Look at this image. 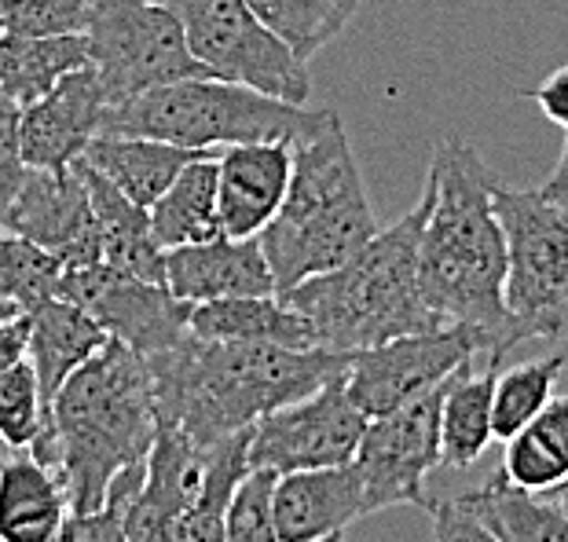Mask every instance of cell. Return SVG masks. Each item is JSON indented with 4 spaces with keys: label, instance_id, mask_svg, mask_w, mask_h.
<instances>
[{
    "label": "cell",
    "instance_id": "cb8c5ba5",
    "mask_svg": "<svg viewBox=\"0 0 568 542\" xmlns=\"http://www.w3.org/2000/svg\"><path fill=\"white\" fill-rule=\"evenodd\" d=\"M191 334L205 341H246V345H286L320 348L308 319L286 297H224L191 308Z\"/></svg>",
    "mask_w": 568,
    "mask_h": 542
},
{
    "label": "cell",
    "instance_id": "d6a6232c",
    "mask_svg": "<svg viewBox=\"0 0 568 542\" xmlns=\"http://www.w3.org/2000/svg\"><path fill=\"white\" fill-rule=\"evenodd\" d=\"M48 426V407L41 396L38 370L22 359L0 375V443L8 451H30Z\"/></svg>",
    "mask_w": 568,
    "mask_h": 542
},
{
    "label": "cell",
    "instance_id": "e575fe53",
    "mask_svg": "<svg viewBox=\"0 0 568 542\" xmlns=\"http://www.w3.org/2000/svg\"><path fill=\"white\" fill-rule=\"evenodd\" d=\"M272 469H253V473L235 488L232 510H227V532L224 542H280L272 521Z\"/></svg>",
    "mask_w": 568,
    "mask_h": 542
},
{
    "label": "cell",
    "instance_id": "7bdbcfd3",
    "mask_svg": "<svg viewBox=\"0 0 568 542\" xmlns=\"http://www.w3.org/2000/svg\"><path fill=\"white\" fill-rule=\"evenodd\" d=\"M323 542H345V535H331V539H323Z\"/></svg>",
    "mask_w": 568,
    "mask_h": 542
},
{
    "label": "cell",
    "instance_id": "1f68e13d",
    "mask_svg": "<svg viewBox=\"0 0 568 542\" xmlns=\"http://www.w3.org/2000/svg\"><path fill=\"white\" fill-rule=\"evenodd\" d=\"M63 260L38 243L0 227V297L19 300L22 308L41 305L63 290Z\"/></svg>",
    "mask_w": 568,
    "mask_h": 542
},
{
    "label": "cell",
    "instance_id": "d4e9b609",
    "mask_svg": "<svg viewBox=\"0 0 568 542\" xmlns=\"http://www.w3.org/2000/svg\"><path fill=\"white\" fill-rule=\"evenodd\" d=\"M455 505L485 524L499 542H568L565 505L517 488L503 469H495L480 488L458 495Z\"/></svg>",
    "mask_w": 568,
    "mask_h": 542
},
{
    "label": "cell",
    "instance_id": "4dcf8cb0",
    "mask_svg": "<svg viewBox=\"0 0 568 542\" xmlns=\"http://www.w3.org/2000/svg\"><path fill=\"white\" fill-rule=\"evenodd\" d=\"M561 370H565V356H539L503 370L495 378V403H491L495 440L506 443L510 437H517L554 400V385H558Z\"/></svg>",
    "mask_w": 568,
    "mask_h": 542
},
{
    "label": "cell",
    "instance_id": "5bb4252c",
    "mask_svg": "<svg viewBox=\"0 0 568 542\" xmlns=\"http://www.w3.org/2000/svg\"><path fill=\"white\" fill-rule=\"evenodd\" d=\"M4 232H16L41 249L55 253L67 272L103 264L92 195L81 168H27L16 202L4 216Z\"/></svg>",
    "mask_w": 568,
    "mask_h": 542
},
{
    "label": "cell",
    "instance_id": "7402d4cb",
    "mask_svg": "<svg viewBox=\"0 0 568 542\" xmlns=\"http://www.w3.org/2000/svg\"><path fill=\"white\" fill-rule=\"evenodd\" d=\"M70 513L63 480L33 454L0 459V542H52Z\"/></svg>",
    "mask_w": 568,
    "mask_h": 542
},
{
    "label": "cell",
    "instance_id": "52a82bcc",
    "mask_svg": "<svg viewBox=\"0 0 568 542\" xmlns=\"http://www.w3.org/2000/svg\"><path fill=\"white\" fill-rule=\"evenodd\" d=\"M495 209L510 243L506 311L517 345L568 337V213L539 187L495 184Z\"/></svg>",
    "mask_w": 568,
    "mask_h": 542
},
{
    "label": "cell",
    "instance_id": "4316f807",
    "mask_svg": "<svg viewBox=\"0 0 568 542\" xmlns=\"http://www.w3.org/2000/svg\"><path fill=\"white\" fill-rule=\"evenodd\" d=\"M495 378H499L495 359H488L485 367H477V359H469L447 381L440 411V448L447 469H469L474 462H480V454L495 440Z\"/></svg>",
    "mask_w": 568,
    "mask_h": 542
},
{
    "label": "cell",
    "instance_id": "7dc6e473",
    "mask_svg": "<svg viewBox=\"0 0 568 542\" xmlns=\"http://www.w3.org/2000/svg\"><path fill=\"white\" fill-rule=\"evenodd\" d=\"M561 209H565V213H568V206H561Z\"/></svg>",
    "mask_w": 568,
    "mask_h": 542
},
{
    "label": "cell",
    "instance_id": "8992f818",
    "mask_svg": "<svg viewBox=\"0 0 568 542\" xmlns=\"http://www.w3.org/2000/svg\"><path fill=\"white\" fill-rule=\"evenodd\" d=\"M334 111L275 100L250 84L221 78H187L106 106L103 132L148 136L191 151H216L235 143H308L320 136Z\"/></svg>",
    "mask_w": 568,
    "mask_h": 542
},
{
    "label": "cell",
    "instance_id": "3957f363",
    "mask_svg": "<svg viewBox=\"0 0 568 542\" xmlns=\"http://www.w3.org/2000/svg\"><path fill=\"white\" fill-rule=\"evenodd\" d=\"M159 426L148 356L111 337L55 392L30 454L55 469L70 510L89 513L106 502L118 473L151 459Z\"/></svg>",
    "mask_w": 568,
    "mask_h": 542
},
{
    "label": "cell",
    "instance_id": "f35d334b",
    "mask_svg": "<svg viewBox=\"0 0 568 542\" xmlns=\"http://www.w3.org/2000/svg\"><path fill=\"white\" fill-rule=\"evenodd\" d=\"M539 103V111L550 117L554 125H561L568 132V67L554 70V74L539 84L536 92H528Z\"/></svg>",
    "mask_w": 568,
    "mask_h": 542
},
{
    "label": "cell",
    "instance_id": "f6af8a7d",
    "mask_svg": "<svg viewBox=\"0 0 568 542\" xmlns=\"http://www.w3.org/2000/svg\"><path fill=\"white\" fill-rule=\"evenodd\" d=\"M554 502H558V499H554ZM561 505H565V510H568V499H565V502H561Z\"/></svg>",
    "mask_w": 568,
    "mask_h": 542
},
{
    "label": "cell",
    "instance_id": "e0dca14e",
    "mask_svg": "<svg viewBox=\"0 0 568 542\" xmlns=\"http://www.w3.org/2000/svg\"><path fill=\"white\" fill-rule=\"evenodd\" d=\"M359 517H367V505L356 462L275 477L272 521L280 542H323L345 535V528Z\"/></svg>",
    "mask_w": 568,
    "mask_h": 542
},
{
    "label": "cell",
    "instance_id": "83f0119b",
    "mask_svg": "<svg viewBox=\"0 0 568 542\" xmlns=\"http://www.w3.org/2000/svg\"><path fill=\"white\" fill-rule=\"evenodd\" d=\"M221 154H205L191 162L176 184L151 206V227L159 246L169 253L176 246H195L221 238V209H216V191H221Z\"/></svg>",
    "mask_w": 568,
    "mask_h": 542
},
{
    "label": "cell",
    "instance_id": "484cf974",
    "mask_svg": "<svg viewBox=\"0 0 568 542\" xmlns=\"http://www.w3.org/2000/svg\"><path fill=\"white\" fill-rule=\"evenodd\" d=\"M84 67H92L84 33H59V38H38V33L16 30L0 33V92L19 111L38 103L67 74Z\"/></svg>",
    "mask_w": 568,
    "mask_h": 542
},
{
    "label": "cell",
    "instance_id": "836d02e7",
    "mask_svg": "<svg viewBox=\"0 0 568 542\" xmlns=\"http://www.w3.org/2000/svg\"><path fill=\"white\" fill-rule=\"evenodd\" d=\"M143 477H148V462L118 473L100 510H89V513L70 510L52 542H129L125 517H129L132 499H136V491L143 488Z\"/></svg>",
    "mask_w": 568,
    "mask_h": 542
},
{
    "label": "cell",
    "instance_id": "60d3db41",
    "mask_svg": "<svg viewBox=\"0 0 568 542\" xmlns=\"http://www.w3.org/2000/svg\"><path fill=\"white\" fill-rule=\"evenodd\" d=\"M19 316H27V308L19 305V300H8V297H0V327L11 319H19Z\"/></svg>",
    "mask_w": 568,
    "mask_h": 542
},
{
    "label": "cell",
    "instance_id": "9a60e30c",
    "mask_svg": "<svg viewBox=\"0 0 568 542\" xmlns=\"http://www.w3.org/2000/svg\"><path fill=\"white\" fill-rule=\"evenodd\" d=\"M106 106L111 103H106L103 81L92 67L67 74L38 103L19 111L22 162L30 168L74 165L103 132Z\"/></svg>",
    "mask_w": 568,
    "mask_h": 542
},
{
    "label": "cell",
    "instance_id": "44dd1931",
    "mask_svg": "<svg viewBox=\"0 0 568 542\" xmlns=\"http://www.w3.org/2000/svg\"><path fill=\"white\" fill-rule=\"evenodd\" d=\"M74 165L81 168L92 195L95 227H100V243H103V264H111L118 272L140 275V279L165 283V249L154 238L151 209H143L129 195H122L92 162L78 158Z\"/></svg>",
    "mask_w": 568,
    "mask_h": 542
},
{
    "label": "cell",
    "instance_id": "d6986e66",
    "mask_svg": "<svg viewBox=\"0 0 568 542\" xmlns=\"http://www.w3.org/2000/svg\"><path fill=\"white\" fill-rule=\"evenodd\" d=\"M216 209L232 238H261L283 209L294 176V143H235L221 151Z\"/></svg>",
    "mask_w": 568,
    "mask_h": 542
},
{
    "label": "cell",
    "instance_id": "bcb514c9",
    "mask_svg": "<svg viewBox=\"0 0 568 542\" xmlns=\"http://www.w3.org/2000/svg\"><path fill=\"white\" fill-rule=\"evenodd\" d=\"M0 8H4V0H0Z\"/></svg>",
    "mask_w": 568,
    "mask_h": 542
},
{
    "label": "cell",
    "instance_id": "6da1fadb",
    "mask_svg": "<svg viewBox=\"0 0 568 542\" xmlns=\"http://www.w3.org/2000/svg\"><path fill=\"white\" fill-rule=\"evenodd\" d=\"M495 184L474 143L444 136L433 151L429 195L433 206L422 227L418 275L429 308L447 327H477L491 337L495 359L517 348L506 311L510 243L495 209Z\"/></svg>",
    "mask_w": 568,
    "mask_h": 542
},
{
    "label": "cell",
    "instance_id": "277c9868",
    "mask_svg": "<svg viewBox=\"0 0 568 542\" xmlns=\"http://www.w3.org/2000/svg\"><path fill=\"white\" fill-rule=\"evenodd\" d=\"M429 206L433 195L426 187L418 206L374 235L353 260L280 294L308 319L320 348L353 356L396 337L447 327L429 308L418 275V246Z\"/></svg>",
    "mask_w": 568,
    "mask_h": 542
},
{
    "label": "cell",
    "instance_id": "ba28073f",
    "mask_svg": "<svg viewBox=\"0 0 568 542\" xmlns=\"http://www.w3.org/2000/svg\"><path fill=\"white\" fill-rule=\"evenodd\" d=\"M84 38L111 106L159 84L210 78V70L191 55L176 11L159 0H92Z\"/></svg>",
    "mask_w": 568,
    "mask_h": 542
},
{
    "label": "cell",
    "instance_id": "603a6c76",
    "mask_svg": "<svg viewBox=\"0 0 568 542\" xmlns=\"http://www.w3.org/2000/svg\"><path fill=\"white\" fill-rule=\"evenodd\" d=\"M216 151H191L176 147V143L148 140V136H118V132H100L92 147L84 151V162H92L111 184L129 195L136 206L151 209L176 176L184 173L191 162L205 158Z\"/></svg>",
    "mask_w": 568,
    "mask_h": 542
},
{
    "label": "cell",
    "instance_id": "ab89813d",
    "mask_svg": "<svg viewBox=\"0 0 568 542\" xmlns=\"http://www.w3.org/2000/svg\"><path fill=\"white\" fill-rule=\"evenodd\" d=\"M30 359V316H19L0 327V375Z\"/></svg>",
    "mask_w": 568,
    "mask_h": 542
},
{
    "label": "cell",
    "instance_id": "b9f144b4",
    "mask_svg": "<svg viewBox=\"0 0 568 542\" xmlns=\"http://www.w3.org/2000/svg\"><path fill=\"white\" fill-rule=\"evenodd\" d=\"M547 499H558V502H565V499H568V480H565V484H561L558 491H550Z\"/></svg>",
    "mask_w": 568,
    "mask_h": 542
},
{
    "label": "cell",
    "instance_id": "9c48e42d",
    "mask_svg": "<svg viewBox=\"0 0 568 542\" xmlns=\"http://www.w3.org/2000/svg\"><path fill=\"white\" fill-rule=\"evenodd\" d=\"M176 11L191 55L210 78L250 84L275 100L305 106L312 78L280 33L268 30L246 0H159Z\"/></svg>",
    "mask_w": 568,
    "mask_h": 542
},
{
    "label": "cell",
    "instance_id": "d590c367",
    "mask_svg": "<svg viewBox=\"0 0 568 542\" xmlns=\"http://www.w3.org/2000/svg\"><path fill=\"white\" fill-rule=\"evenodd\" d=\"M92 0H4L0 22L16 33H38V38H59V33H84L89 27Z\"/></svg>",
    "mask_w": 568,
    "mask_h": 542
},
{
    "label": "cell",
    "instance_id": "7c38bea8",
    "mask_svg": "<svg viewBox=\"0 0 568 542\" xmlns=\"http://www.w3.org/2000/svg\"><path fill=\"white\" fill-rule=\"evenodd\" d=\"M455 378V375H452ZM447 378V381H452ZM433 389L418 400L396 407L389 415L367 421L359 440L356 469L364 477V505L367 513L393 510V505H426V480L437 466H444L440 448V411L444 392Z\"/></svg>",
    "mask_w": 568,
    "mask_h": 542
},
{
    "label": "cell",
    "instance_id": "30bf717a",
    "mask_svg": "<svg viewBox=\"0 0 568 542\" xmlns=\"http://www.w3.org/2000/svg\"><path fill=\"white\" fill-rule=\"evenodd\" d=\"M477 356L495 359L491 337L477 327H444V330H426V334H407L378 348L353 352V359H348V367H345V385H348V392H353V400L364 407V415L378 418L410 400H418V396L440 389L458 367H466L469 359H477ZM495 364H499V359H495Z\"/></svg>",
    "mask_w": 568,
    "mask_h": 542
},
{
    "label": "cell",
    "instance_id": "74e56055",
    "mask_svg": "<svg viewBox=\"0 0 568 542\" xmlns=\"http://www.w3.org/2000/svg\"><path fill=\"white\" fill-rule=\"evenodd\" d=\"M426 510L433 517V535L437 542H499L480 521H474L466 510H458L452 502H426Z\"/></svg>",
    "mask_w": 568,
    "mask_h": 542
},
{
    "label": "cell",
    "instance_id": "8d00e7d4",
    "mask_svg": "<svg viewBox=\"0 0 568 542\" xmlns=\"http://www.w3.org/2000/svg\"><path fill=\"white\" fill-rule=\"evenodd\" d=\"M27 162H22V143H19V106L0 103V227L16 202L22 180H27Z\"/></svg>",
    "mask_w": 568,
    "mask_h": 542
},
{
    "label": "cell",
    "instance_id": "f1b7e54d",
    "mask_svg": "<svg viewBox=\"0 0 568 542\" xmlns=\"http://www.w3.org/2000/svg\"><path fill=\"white\" fill-rule=\"evenodd\" d=\"M503 473L517 488L550 495L568 480V396H554L542 411L506 440Z\"/></svg>",
    "mask_w": 568,
    "mask_h": 542
},
{
    "label": "cell",
    "instance_id": "ffe728a7",
    "mask_svg": "<svg viewBox=\"0 0 568 542\" xmlns=\"http://www.w3.org/2000/svg\"><path fill=\"white\" fill-rule=\"evenodd\" d=\"M30 364L38 370L44 407L52 411L55 392L63 389L67 378L78 367H84L95 352H103L111 341V330L103 327L92 311L67 297H48L30 311Z\"/></svg>",
    "mask_w": 568,
    "mask_h": 542
},
{
    "label": "cell",
    "instance_id": "4fadbf2b",
    "mask_svg": "<svg viewBox=\"0 0 568 542\" xmlns=\"http://www.w3.org/2000/svg\"><path fill=\"white\" fill-rule=\"evenodd\" d=\"M59 297L92 311L111 337L136 348L140 356H159L191 337V305L173 297L165 283L140 279L111 264L67 272Z\"/></svg>",
    "mask_w": 568,
    "mask_h": 542
},
{
    "label": "cell",
    "instance_id": "2e32d148",
    "mask_svg": "<svg viewBox=\"0 0 568 542\" xmlns=\"http://www.w3.org/2000/svg\"><path fill=\"white\" fill-rule=\"evenodd\" d=\"M210 451L213 448H199L180 429L159 426L148 477L125 517L129 542H176L180 521L199 499L205 473H210Z\"/></svg>",
    "mask_w": 568,
    "mask_h": 542
},
{
    "label": "cell",
    "instance_id": "8fae6325",
    "mask_svg": "<svg viewBox=\"0 0 568 542\" xmlns=\"http://www.w3.org/2000/svg\"><path fill=\"white\" fill-rule=\"evenodd\" d=\"M364 407L353 400L345 370L305 400L264 415L250 437V469L297 473V469L348 466L367 432Z\"/></svg>",
    "mask_w": 568,
    "mask_h": 542
},
{
    "label": "cell",
    "instance_id": "f546056e",
    "mask_svg": "<svg viewBox=\"0 0 568 542\" xmlns=\"http://www.w3.org/2000/svg\"><path fill=\"white\" fill-rule=\"evenodd\" d=\"M246 4L257 11L264 27L294 48L301 63H308L353 22L359 0H246Z\"/></svg>",
    "mask_w": 568,
    "mask_h": 542
},
{
    "label": "cell",
    "instance_id": "ee69618b",
    "mask_svg": "<svg viewBox=\"0 0 568 542\" xmlns=\"http://www.w3.org/2000/svg\"><path fill=\"white\" fill-rule=\"evenodd\" d=\"M0 33H4V22H0ZM0 103H8V100H4V92H0Z\"/></svg>",
    "mask_w": 568,
    "mask_h": 542
},
{
    "label": "cell",
    "instance_id": "ac0fdd59",
    "mask_svg": "<svg viewBox=\"0 0 568 542\" xmlns=\"http://www.w3.org/2000/svg\"><path fill=\"white\" fill-rule=\"evenodd\" d=\"M165 286L184 305H205L224 297H272L280 294L261 238H210L165 253Z\"/></svg>",
    "mask_w": 568,
    "mask_h": 542
},
{
    "label": "cell",
    "instance_id": "7a4b0ae2",
    "mask_svg": "<svg viewBox=\"0 0 568 542\" xmlns=\"http://www.w3.org/2000/svg\"><path fill=\"white\" fill-rule=\"evenodd\" d=\"M348 359L331 348L205 341L191 334L176 348L148 356V364L162 426L180 429L199 448H216L264 415L323 389Z\"/></svg>",
    "mask_w": 568,
    "mask_h": 542
},
{
    "label": "cell",
    "instance_id": "5b68a950",
    "mask_svg": "<svg viewBox=\"0 0 568 542\" xmlns=\"http://www.w3.org/2000/svg\"><path fill=\"white\" fill-rule=\"evenodd\" d=\"M378 235L364 176L348 147L342 117L294 147V176L283 209L261 232L280 294L342 268Z\"/></svg>",
    "mask_w": 568,
    "mask_h": 542
}]
</instances>
